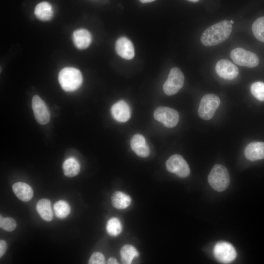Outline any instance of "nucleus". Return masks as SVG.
Listing matches in <instances>:
<instances>
[{
  "label": "nucleus",
  "instance_id": "1",
  "mask_svg": "<svg viewBox=\"0 0 264 264\" xmlns=\"http://www.w3.org/2000/svg\"><path fill=\"white\" fill-rule=\"evenodd\" d=\"M233 29L230 21L224 20L207 28L202 33L200 41L203 45L212 46L225 41L230 35Z\"/></svg>",
  "mask_w": 264,
  "mask_h": 264
},
{
  "label": "nucleus",
  "instance_id": "2",
  "mask_svg": "<svg viewBox=\"0 0 264 264\" xmlns=\"http://www.w3.org/2000/svg\"><path fill=\"white\" fill-rule=\"evenodd\" d=\"M58 80L65 91H73L81 86L83 76L79 69L72 67H66L60 71Z\"/></svg>",
  "mask_w": 264,
  "mask_h": 264
},
{
  "label": "nucleus",
  "instance_id": "3",
  "mask_svg": "<svg viewBox=\"0 0 264 264\" xmlns=\"http://www.w3.org/2000/svg\"><path fill=\"white\" fill-rule=\"evenodd\" d=\"M208 181L215 190H225L230 183L229 174L226 168L220 164L215 165L208 175Z\"/></svg>",
  "mask_w": 264,
  "mask_h": 264
},
{
  "label": "nucleus",
  "instance_id": "4",
  "mask_svg": "<svg viewBox=\"0 0 264 264\" xmlns=\"http://www.w3.org/2000/svg\"><path fill=\"white\" fill-rule=\"evenodd\" d=\"M220 99L214 94H207L203 96L200 102L198 114L202 119L208 120L214 116L219 107Z\"/></svg>",
  "mask_w": 264,
  "mask_h": 264
},
{
  "label": "nucleus",
  "instance_id": "5",
  "mask_svg": "<svg viewBox=\"0 0 264 264\" xmlns=\"http://www.w3.org/2000/svg\"><path fill=\"white\" fill-rule=\"evenodd\" d=\"M184 80V75L180 69L177 67L172 68L163 86L164 93L169 96L176 94L183 87Z\"/></svg>",
  "mask_w": 264,
  "mask_h": 264
},
{
  "label": "nucleus",
  "instance_id": "6",
  "mask_svg": "<svg viewBox=\"0 0 264 264\" xmlns=\"http://www.w3.org/2000/svg\"><path fill=\"white\" fill-rule=\"evenodd\" d=\"M230 57L235 64L241 66L251 68L256 67L259 63L256 54L241 47L233 49Z\"/></svg>",
  "mask_w": 264,
  "mask_h": 264
},
{
  "label": "nucleus",
  "instance_id": "7",
  "mask_svg": "<svg viewBox=\"0 0 264 264\" xmlns=\"http://www.w3.org/2000/svg\"><path fill=\"white\" fill-rule=\"evenodd\" d=\"M154 116L155 119L167 128L175 127L179 119L178 112L176 110L162 106L157 107L155 110Z\"/></svg>",
  "mask_w": 264,
  "mask_h": 264
},
{
  "label": "nucleus",
  "instance_id": "8",
  "mask_svg": "<svg viewBox=\"0 0 264 264\" xmlns=\"http://www.w3.org/2000/svg\"><path fill=\"white\" fill-rule=\"evenodd\" d=\"M166 166L168 171L175 174L180 177H186L190 173L188 164L179 154H174L170 156L166 162Z\"/></svg>",
  "mask_w": 264,
  "mask_h": 264
},
{
  "label": "nucleus",
  "instance_id": "9",
  "mask_svg": "<svg viewBox=\"0 0 264 264\" xmlns=\"http://www.w3.org/2000/svg\"><path fill=\"white\" fill-rule=\"evenodd\" d=\"M215 258L220 262L228 264L233 261L237 255L234 246L227 242H219L216 244L213 250Z\"/></svg>",
  "mask_w": 264,
  "mask_h": 264
},
{
  "label": "nucleus",
  "instance_id": "10",
  "mask_svg": "<svg viewBox=\"0 0 264 264\" xmlns=\"http://www.w3.org/2000/svg\"><path fill=\"white\" fill-rule=\"evenodd\" d=\"M32 107L37 121L41 125L48 123L50 118L49 109L44 102L38 95L32 100Z\"/></svg>",
  "mask_w": 264,
  "mask_h": 264
},
{
  "label": "nucleus",
  "instance_id": "11",
  "mask_svg": "<svg viewBox=\"0 0 264 264\" xmlns=\"http://www.w3.org/2000/svg\"><path fill=\"white\" fill-rule=\"evenodd\" d=\"M215 70L220 77L228 80L235 79L239 74L237 66L226 59L219 61L216 65Z\"/></svg>",
  "mask_w": 264,
  "mask_h": 264
},
{
  "label": "nucleus",
  "instance_id": "12",
  "mask_svg": "<svg viewBox=\"0 0 264 264\" xmlns=\"http://www.w3.org/2000/svg\"><path fill=\"white\" fill-rule=\"evenodd\" d=\"M110 111L114 119L119 122H125L131 117V109L128 104L123 100L113 105Z\"/></svg>",
  "mask_w": 264,
  "mask_h": 264
},
{
  "label": "nucleus",
  "instance_id": "13",
  "mask_svg": "<svg viewBox=\"0 0 264 264\" xmlns=\"http://www.w3.org/2000/svg\"><path fill=\"white\" fill-rule=\"evenodd\" d=\"M117 54L122 58L130 60L134 56V48L132 42L125 37L119 38L115 43Z\"/></svg>",
  "mask_w": 264,
  "mask_h": 264
},
{
  "label": "nucleus",
  "instance_id": "14",
  "mask_svg": "<svg viewBox=\"0 0 264 264\" xmlns=\"http://www.w3.org/2000/svg\"><path fill=\"white\" fill-rule=\"evenodd\" d=\"M132 149L139 156L147 157L150 154V149L144 137L139 133L134 134L131 140Z\"/></svg>",
  "mask_w": 264,
  "mask_h": 264
},
{
  "label": "nucleus",
  "instance_id": "15",
  "mask_svg": "<svg viewBox=\"0 0 264 264\" xmlns=\"http://www.w3.org/2000/svg\"><path fill=\"white\" fill-rule=\"evenodd\" d=\"M245 157L254 161L264 158V142H253L247 145L244 150Z\"/></svg>",
  "mask_w": 264,
  "mask_h": 264
},
{
  "label": "nucleus",
  "instance_id": "16",
  "mask_svg": "<svg viewBox=\"0 0 264 264\" xmlns=\"http://www.w3.org/2000/svg\"><path fill=\"white\" fill-rule=\"evenodd\" d=\"M72 39L77 48L83 49L88 47L91 44L92 36L87 29L80 28L73 32Z\"/></svg>",
  "mask_w": 264,
  "mask_h": 264
},
{
  "label": "nucleus",
  "instance_id": "17",
  "mask_svg": "<svg viewBox=\"0 0 264 264\" xmlns=\"http://www.w3.org/2000/svg\"><path fill=\"white\" fill-rule=\"evenodd\" d=\"M12 189L17 197L24 202L30 200L33 196V191L31 187L22 182H18L14 184Z\"/></svg>",
  "mask_w": 264,
  "mask_h": 264
},
{
  "label": "nucleus",
  "instance_id": "18",
  "mask_svg": "<svg viewBox=\"0 0 264 264\" xmlns=\"http://www.w3.org/2000/svg\"><path fill=\"white\" fill-rule=\"evenodd\" d=\"M36 17L42 21H49L53 16L52 5L48 2L43 1L38 3L34 10Z\"/></svg>",
  "mask_w": 264,
  "mask_h": 264
},
{
  "label": "nucleus",
  "instance_id": "19",
  "mask_svg": "<svg viewBox=\"0 0 264 264\" xmlns=\"http://www.w3.org/2000/svg\"><path fill=\"white\" fill-rule=\"evenodd\" d=\"M36 210L43 220L50 221L53 219L50 201L46 198L39 200L36 204Z\"/></svg>",
  "mask_w": 264,
  "mask_h": 264
},
{
  "label": "nucleus",
  "instance_id": "20",
  "mask_svg": "<svg viewBox=\"0 0 264 264\" xmlns=\"http://www.w3.org/2000/svg\"><path fill=\"white\" fill-rule=\"evenodd\" d=\"M131 203V197L124 193L116 191L112 194L111 203L112 206L116 209H125L130 205Z\"/></svg>",
  "mask_w": 264,
  "mask_h": 264
},
{
  "label": "nucleus",
  "instance_id": "21",
  "mask_svg": "<svg viewBox=\"0 0 264 264\" xmlns=\"http://www.w3.org/2000/svg\"><path fill=\"white\" fill-rule=\"evenodd\" d=\"M63 170L66 176L71 177L79 173L80 166L76 159L73 157H70L64 162Z\"/></svg>",
  "mask_w": 264,
  "mask_h": 264
},
{
  "label": "nucleus",
  "instance_id": "22",
  "mask_svg": "<svg viewBox=\"0 0 264 264\" xmlns=\"http://www.w3.org/2000/svg\"><path fill=\"white\" fill-rule=\"evenodd\" d=\"M120 255L123 264H130L135 258L139 256V253L133 246L126 244L121 248Z\"/></svg>",
  "mask_w": 264,
  "mask_h": 264
},
{
  "label": "nucleus",
  "instance_id": "23",
  "mask_svg": "<svg viewBox=\"0 0 264 264\" xmlns=\"http://www.w3.org/2000/svg\"><path fill=\"white\" fill-rule=\"evenodd\" d=\"M53 210L56 216L62 219L66 218L69 214L70 207L67 202L60 200L54 203Z\"/></svg>",
  "mask_w": 264,
  "mask_h": 264
},
{
  "label": "nucleus",
  "instance_id": "24",
  "mask_svg": "<svg viewBox=\"0 0 264 264\" xmlns=\"http://www.w3.org/2000/svg\"><path fill=\"white\" fill-rule=\"evenodd\" d=\"M122 230V224L118 219L113 217L108 220L106 230L109 235L113 237L117 236L121 233Z\"/></svg>",
  "mask_w": 264,
  "mask_h": 264
},
{
  "label": "nucleus",
  "instance_id": "25",
  "mask_svg": "<svg viewBox=\"0 0 264 264\" xmlns=\"http://www.w3.org/2000/svg\"><path fill=\"white\" fill-rule=\"evenodd\" d=\"M252 30L255 38L264 43V17L259 18L254 22Z\"/></svg>",
  "mask_w": 264,
  "mask_h": 264
},
{
  "label": "nucleus",
  "instance_id": "26",
  "mask_svg": "<svg viewBox=\"0 0 264 264\" xmlns=\"http://www.w3.org/2000/svg\"><path fill=\"white\" fill-rule=\"evenodd\" d=\"M252 94L258 100L264 101V83L256 82L253 83L250 88Z\"/></svg>",
  "mask_w": 264,
  "mask_h": 264
},
{
  "label": "nucleus",
  "instance_id": "27",
  "mask_svg": "<svg viewBox=\"0 0 264 264\" xmlns=\"http://www.w3.org/2000/svg\"><path fill=\"white\" fill-rule=\"evenodd\" d=\"M17 226L15 220L10 217L3 218L0 216V227L5 231L11 232L15 230Z\"/></svg>",
  "mask_w": 264,
  "mask_h": 264
},
{
  "label": "nucleus",
  "instance_id": "28",
  "mask_svg": "<svg viewBox=\"0 0 264 264\" xmlns=\"http://www.w3.org/2000/svg\"><path fill=\"white\" fill-rule=\"evenodd\" d=\"M89 264H105V259L104 255L100 252H96L93 253L89 261Z\"/></svg>",
  "mask_w": 264,
  "mask_h": 264
},
{
  "label": "nucleus",
  "instance_id": "29",
  "mask_svg": "<svg viewBox=\"0 0 264 264\" xmlns=\"http://www.w3.org/2000/svg\"><path fill=\"white\" fill-rule=\"evenodd\" d=\"M7 248V243L4 240H0V257H2L5 254Z\"/></svg>",
  "mask_w": 264,
  "mask_h": 264
},
{
  "label": "nucleus",
  "instance_id": "30",
  "mask_svg": "<svg viewBox=\"0 0 264 264\" xmlns=\"http://www.w3.org/2000/svg\"><path fill=\"white\" fill-rule=\"evenodd\" d=\"M108 264H118L117 261L114 258H110L107 262Z\"/></svg>",
  "mask_w": 264,
  "mask_h": 264
},
{
  "label": "nucleus",
  "instance_id": "31",
  "mask_svg": "<svg viewBox=\"0 0 264 264\" xmlns=\"http://www.w3.org/2000/svg\"><path fill=\"white\" fill-rule=\"evenodd\" d=\"M142 3H148L152 2L155 0H139Z\"/></svg>",
  "mask_w": 264,
  "mask_h": 264
},
{
  "label": "nucleus",
  "instance_id": "32",
  "mask_svg": "<svg viewBox=\"0 0 264 264\" xmlns=\"http://www.w3.org/2000/svg\"><path fill=\"white\" fill-rule=\"evenodd\" d=\"M190 1H193V2H197L199 0H189Z\"/></svg>",
  "mask_w": 264,
  "mask_h": 264
},
{
  "label": "nucleus",
  "instance_id": "33",
  "mask_svg": "<svg viewBox=\"0 0 264 264\" xmlns=\"http://www.w3.org/2000/svg\"><path fill=\"white\" fill-rule=\"evenodd\" d=\"M230 22L233 24L234 23V21L233 20H231Z\"/></svg>",
  "mask_w": 264,
  "mask_h": 264
}]
</instances>
